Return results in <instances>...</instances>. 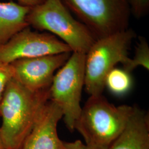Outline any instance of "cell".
<instances>
[{
    "label": "cell",
    "mask_w": 149,
    "mask_h": 149,
    "mask_svg": "<svg viewBox=\"0 0 149 149\" xmlns=\"http://www.w3.org/2000/svg\"><path fill=\"white\" fill-rule=\"evenodd\" d=\"M18 3L26 7L29 8H33L35 6L39 5L45 1V0H17Z\"/></svg>",
    "instance_id": "e0dca14e"
},
{
    "label": "cell",
    "mask_w": 149,
    "mask_h": 149,
    "mask_svg": "<svg viewBox=\"0 0 149 149\" xmlns=\"http://www.w3.org/2000/svg\"><path fill=\"white\" fill-rule=\"evenodd\" d=\"M72 52L18 59L10 64L13 78L29 90L39 92L50 88L55 72L69 58Z\"/></svg>",
    "instance_id": "ba28073f"
},
{
    "label": "cell",
    "mask_w": 149,
    "mask_h": 149,
    "mask_svg": "<svg viewBox=\"0 0 149 149\" xmlns=\"http://www.w3.org/2000/svg\"><path fill=\"white\" fill-rule=\"evenodd\" d=\"M49 100V89L34 92L14 78L10 81L0 104V132L6 149H21Z\"/></svg>",
    "instance_id": "6da1fadb"
},
{
    "label": "cell",
    "mask_w": 149,
    "mask_h": 149,
    "mask_svg": "<svg viewBox=\"0 0 149 149\" xmlns=\"http://www.w3.org/2000/svg\"><path fill=\"white\" fill-rule=\"evenodd\" d=\"M96 39L129 28V0H61Z\"/></svg>",
    "instance_id": "5b68a950"
},
{
    "label": "cell",
    "mask_w": 149,
    "mask_h": 149,
    "mask_svg": "<svg viewBox=\"0 0 149 149\" xmlns=\"http://www.w3.org/2000/svg\"><path fill=\"white\" fill-rule=\"evenodd\" d=\"M108 149H149L148 114L134 106L125 126Z\"/></svg>",
    "instance_id": "30bf717a"
},
{
    "label": "cell",
    "mask_w": 149,
    "mask_h": 149,
    "mask_svg": "<svg viewBox=\"0 0 149 149\" xmlns=\"http://www.w3.org/2000/svg\"><path fill=\"white\" fill-rule=\"evenodd\" d=\"M63 117L60 108L49 100L20 149H61L63 141L59 138L57 127Z\"/></svg>",
    "instance_id": "9c48e42d"
},
{
    "label": "cell",
    "mask_w": 149,
    "mask_h": 149,
    "mask_svg": "<svg viewBox=\"0 0 149 149\" xmlns=\"http://www.w3.org/2000/svg\"><path fill=\"white\" fill-rule=\"evenodd\" d=\"M134 106H116L103 95L90 96L74 124L85 145L109 148L125 126Z\"/></svg>",
    "instance_id": "7a4b0ae2"
},
{
    "label": "cell",
    "mask_w": 149,
    "mask_h": 149,
    "mask_svg": "<svg viewBox=\"0 0 149 149\" xmlns=\"http://www.w3.org/2000/svg\"><path fill=\"white\" fill-rule=\"evenodd\" d=\"M132 13L140 18L147 14L149 8V0H129Z\"/></svg>",
    "instance_id": "9a60e30c"
},
{
    "label": "cell",
    "mask_w": 149,
    "mask_h": 149,
    "mask_svg": "<svg viewBox=\"0 0 149 149\" xmlns=\"http://www.w3.org/2000/svg\"><path fill=\"white\" fill-rule=\"evenodd\" d=\"M84 145L85 144L80 140L72 142L63 141L61 149H84Z\"/></svg>",
    "instance_id": "2e32d148"
},
{
    "label": "cell",
    "mask_w": 149,
    "mask_h": 149,
    "mask_svg": "<svg viewBox=\"0 0 149 149\" xmlns=\"http://www.w3.org/2000/svg\"><path fill=\"white\" fill-rule=\"evenodd\" d=\"M86 54L72 52L55 74L49 88L50 100L61 109L64 122L72 132L81 112L82 91L85 86Z\"/></svg>",
    "instance_id": "8992f818"
},
{
    "label": "cell",
    "mask_w": 149,
    "mask_h": 149,
    "mask_svg": "<svg viewBox=\"0 0 149 149\" xmlns=\"http://www.w3.org/2000/svg\"><path fill=\"white\" fill-rule=\"evenodd\" d=\"M69 52H72L70 48L56 37L28 27L0 47V61L10 64L18 59Z\"/></svg>",
    "instance_id": "52a82bcc"
},
{
    "label": "cell",
    "mask_w": 149,
    "mask_h": 149,
    "mask_svg": "<svg viewBox=\"0 0 149 149\" xmlns=\"http://www.w3.org/2000/svg\"><path fill=\"white\" fill-rule=\"evenodd\" d=\"M0 149H6L4 143H3V141L2 136H1V132H0Z\"/></svg>",
    "instance_id": "d6986e66"
},
{
    "label": "cell",
    "mask_w": 149,
    "mask_h": 149,
    "mask_svg": "<svg viewBox=\"0 0 149 149\" xmlns=\"http://www.w3.org/2000/svg\"><path fill=\"white\" fill-rule=\"evenodd\" d=\"M136 34L132 29L96 39L86 54L85 87L90 96L102 95L108 73L129 59L128 51Z\"/></svg>",
    "instance_id": "277c9868"
},
{
    "label": "cell",
    "mask_w": 149,
    "mask_h": 149,
    "mask_svg": "<svg viewBox=\"0 0 149 149\" xmlns=\"http://www.w3.org/2000/svg\"><path fill=\"white\" fill-rule=\"evenodd\" d=\"M84 149H108V148H104L101 146H93V145H84Z\"/></svg>",
    "instance_id": "ac0fdd59"
},
{
    "label": "cell",
    "mask_w": 149,
    "mask_h": 149,
    "mask_svg": "<svg viewBox=\"0 0 149 149\" xmlns=\"http://www.w3.org/2000/svg\"><path fill=\"white\" fill-rule=\"evenodd\" d=\"M14 76L13 70L10 64L0 61V104L6 87Z\"/></svg>",
    "instance_id": "5bb4252c"
},
{
    "label": "cell",
    "mask_w": 149,
    "mask_h": 149,
    "mask_svg": "<svg viewBox=\"0 0 149 149\" xmlns=\"http://www.w3.org/2000/svg\"><path fill=\"white\" fill-rule=\"evenodd\" d=\"M31 8L12 1L0 2V47L17 33L29 27L26 18Z\"/></svg>",
    "instance_id": "8fae6325"
},
{
    "label": "cell",
    "mask_w": 149,
    "mask_h": 149,
    "mask_svg": "<svg viewBox=\"0 0 149 149\" xmlns=\"http://www.w3.org/2000/svg\"><path fill=\"white\" fill-rule=\"evenodd\" d=\"M141 66L149 70V47L146 39L143 37H139V42L135 48L133 58H129L123 65V69L130 73L137 67Z\"/></svg>",
    "instance_id": "4fadbf2b"
},
{
    "label": "cell",
    "mask_w": 149,
    "mask_h": 149,
    "mask_svg": "<svg viewBox=\"0 0 149 149\" xmlns=\"http://www.w3.org/2000/svg\"><path fill=\"white\" fill-rule=\"evenodd\" d=\"M26 21L29 27L59 38L72 52L86 54L96 41L90 30L74 17L61 0H45L31 8Z\"/></svg>",
    "instance_id": "3957f363"
},
{
    "label": "cell",
    "mask_w": 149,
    "mask_h": 149,
    "mask_svg": "<svg viewBox=\"0 0 149 149\" xmlns=\"http://www.w3.org/2000/svg\"><path fill=\"white\" fill-rule=\"evenodd\" d=\"M132 78L130 73L124 69L114 68L107 74L105 87L116 95H123L130 90Z\"/></svg>",
    "instance_id": "7c38bea8"
}]
</instances>
